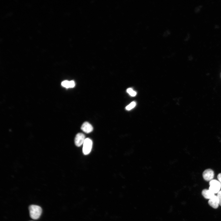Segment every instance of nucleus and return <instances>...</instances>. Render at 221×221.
Masks as SVG:
<instances>
[{"mask_svg":"<svg viewBox=\"0 0 221 221\" xmlns=\"http://www.w3.org/2000/svg\"><path fill=\"white\" fill-rule=\"evenodd\" d=\"M29 210L30 217L34 220L39 218L42 212V208L35 205H31L29 207Z\"/></svg>","mask_w":221,"mask_h":221,"instance_id":"f257e3e1","label":"nucleus"},{"mask_svg":"<svg viewBox=\"0 0 221 221\" xmlns=\"http://www.w3.org/2000/svg\"><path fill=\"white\" fill-rule=\"evenodd\" d=\"M93 142L89 138L86 139L83 144V152L85 155L89 154L91 151Z\"/></svg>","mask_w":221,"mask_h":221,"instance_id":"f03ea898","label":"nucleus"},{"mask_svg":"<svg viewBox=\"0 0 221 221\" xmlns=\"http://www.w3.org/2000/svg\"><path fill=\"white\" fill-rule=\"evenodd\" d=\"M209 189L214 194L218 193L221 187V184L218 181L216 180H212L209 183Z\"/></svg>","mask_w":221,"mask_h":221,"instance_id":"7ed1b4c3","label":"nucleus"},{"mask_svg":"<svg viewBox=\"0 0 221 221\" xmlns=\"http://www.w3.org/2000/svg\"><path fill=\"white\" fill-rule=\"evenodd\" d=\"M214 176V172L211 169H206L203 173V178L207 181H211L213 180Z\"/></svg>","mask_w":221,"mask_h":221,"instance_id":"20e7f679","label":"nucleus"},{"mask_svg":"<svg viewBox=\"0 0 221 221\" xmlns=\"http://www.w3.org/2000/svg\"><path fill=\"white\" fill-rule=\"evenodd\" d=\"M84 135L82 133L78 134L75 139V143L78 146H80L83 144L85 140Z\"/></svg>","mask_w":221,"mask_h":221,"instance_id":"39448f33","label":"nucleus"},{"mask_svg":"<svg viewBox=\"0 0 221 221\" xmlns=\"http://www.w3.org/2000/svg\"><path fill=\"white\" fill-rule=\"evenodd\" d=\"M81 128L84 132L87 133H90L92 132L93 130V126L88 122H84Z\"/></svg>","mask_w":221,"mask_h":221,"instance_id":"423d86ee","label":"nucleus"},{"mask_svg":"<svg viewBox=\"0 0 221 221\" xmlns=\"http://www.w3.org/2000/svg\"><path fill=\"white\" fill-rule=\"evenodd\" d=\"M208 203L211 206L214 208H217L219 205V202L217 196L214 195L209 200Z\"/></svg>","mask_w":221,"mask_h":221,"instance_id":"0eeeda50","label":"nucleus"},{"mask_svg":"<svg viewBox=\"0 0 221 221\" xmlns=\"http://www.w3.org/2000/svg\"><path fill=\"white\" fill-rule=\"evenodd\" d=\"M202 194L207 199H211L215 195V194L210 190L205 189L202 190Z\"/></svg>","mask_w":221,"mask_h":221,"instance_id":"6e6552de","label":"nucleus"},{"mask_svg":"<svg viewBox=\"0 0 221 221\" xmlns=\"http://www.w3.org/2000/svg\"><path fill=\"white\" fill-rule=\"evenodd\" d=\"M127 92L131 96H134L136 95L137 93L134 91L131 88H129L127 90Z\"/></svg>","mask_w":221,"mask_h":221,"instance_id":"1a4fd4ad","label":"nucleus"},{"mask_svg":"<svg viewBox=\"0 0 221 221\" xmlns=\"http://www.w3.org/2000/svg\"><path fill=\"white\" fill-rule=\"evenodd\" d=\"M136 104L135 102H132L126 107V109L127 110H130L136 106Z\"/></svg>","mask_w":221,"mask_h":221,"instance_id":"9d476101","label":"nucleus"},{"mask_svg":"<svg viewBox=\"0 0 221 221\" xmlns=\"http://www.w3.org/2000/svg\"><path fill=\"white\" fill-rule=\"evenodd\" d=\"M61 85L63 87L66 88H69V81H65L61 83Z\"/></svg>","mask_w":221,"mask_h":221,"instance_id":"9b49d317","label":"nucleus"},{"mask_svg":"<svg viewBox=\"0 0 221 221\" xmlns=\"http://www.w3.org/2000/svg\"><path fill=\"white\" fill-rule=\"evenodd\" d=\"M217 196L218 199L219 205L221 206V191H220L217 193Z\"/></svg>","mask_w":221,"mask_h":221,"instance_id":"f8f14e48","label":"nucleus"},{"mask_svg":"<svg viewBox=\"0 0 221 221\" xmlns=\"http://www.w3.org/2000/svg\"><path fill=\"white\" fill-rule=\"evenodd\" d=\"M75 86V83L74 81H69V88H73Z\"/></svg>","mask_w":221,"mask_h":221,"instance_id":"ddd939ff","label":"nucleus"},{"mask_svg":"<svg viewBox=\"0 0 221 221\" xmlns=\"http://www.w3.org/2000/svg\"><path fill=\"white\" fill-rule=\"evenodd\" d=\"M217 178L221 184V173H220L218 175Z\"/></svg>","mask_w":221,"mask_h":221,"instance_id":"4468645a","label":"nucleus"},{"mask_svg":"<svg viewBox=\"0 0 221 221\" xmlns=\"http://www.w3.org/2000/svg\"></svg>","mask_w":221,"mask_h":221,"instance_id":"2eb2a0df","label":"nucleus"}]
</instances>
